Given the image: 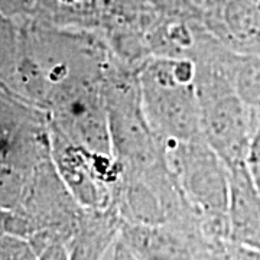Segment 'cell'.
Here are the masks:
<instances>
[{
	"label": "cell",
	"mask_w": 260,
	"mask_h": 260,
	"mask_svg": "<svg viewBox=\"0 0 260 260\" xmlns=\"http://www.w3.org/2000/svg\"><path fill=\"white\" fill-rule=\"evenodd\" d=\"M233 210L237 227L244 237L260 240V192L243 169L236 168L233 177Z\"/></svg>",
	"instance_id": "6da1fadb"
},
{
	"label": "cell",
	"mask_w": 260,
	"mask_h": 260,
	"mask_svg": "<svg viewBox=\"0 0 260 260\" xmlns=\"http://www.w3.org/2000/svg\"><path fill=\"white\" fill-rule=\"evenodd\" d=\"M250 162H251V174H253V179L256 182V186L260 192V123L257 132L254 135V139L251 143L250 148Z\"/></svg>",
	"instance_id": "7a4b0ae2"
}]
</instances>
